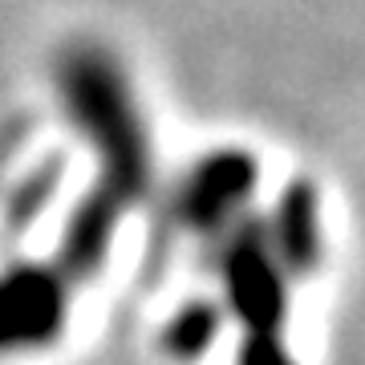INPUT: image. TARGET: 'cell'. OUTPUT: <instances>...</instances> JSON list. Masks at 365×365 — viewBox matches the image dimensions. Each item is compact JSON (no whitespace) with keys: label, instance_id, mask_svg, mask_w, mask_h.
I'll use <instances>...</instances> for the list:
<instances>
[{"label":"cell","instance_id":"6da1fadb","mask_svg":"<svg viewBox=\"0 0 365 365\" xmlns=\"http://www.w3.org/2000/svg\"><path fill=\"white\" fill-rule=\"evenodd\" d=\"M61 321V288L25 276L0 284V349L41 345Z\"/></svg>","mask_w":365,"mask_h":365}]
</instances>
